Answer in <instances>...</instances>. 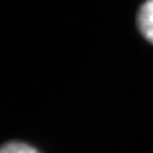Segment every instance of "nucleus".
Wrapping results in <instances>:
<instances>
[{"label": "nucleus", "instance_id": "obj_1", "mask_svg": "<svg viewBox=\"0 0 153 153\" xmlns=\"http://www.w3.org/2000/svg\"><path fill=\"white\" fill-rule=\"evenodd\" d=\"M139 30L149 42L153 43V0H147L137 14Z\"/></svg>", "mask_w": 153, "mask_h": 153}, {"label": "nucleus", "instance_id": "obj_2", "mask_svg": "<svg viewBox=\"0 0 153 153\" xmlns=\"http://www.w3.org/2000/svg\"><path fill=\"white\" fill-rule=\"evenodd\" d=\"M0 153H40L37 149L30 145L21 142H11L6 144Z\"/></svg>", "mask_w": 153, "mask_h": 153}]
</instances>
